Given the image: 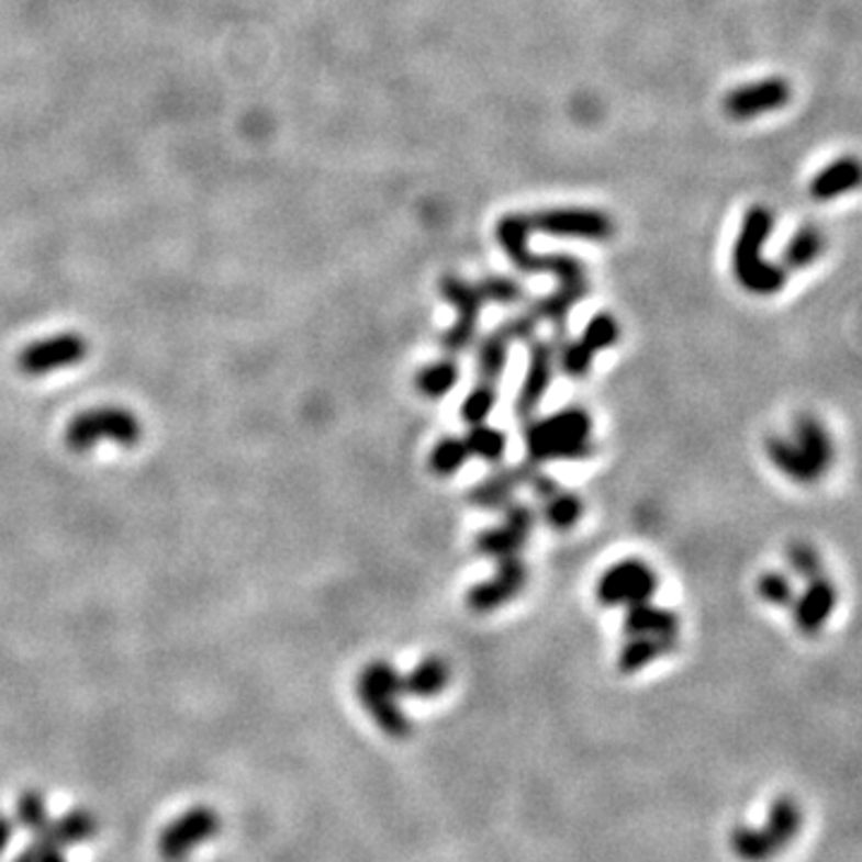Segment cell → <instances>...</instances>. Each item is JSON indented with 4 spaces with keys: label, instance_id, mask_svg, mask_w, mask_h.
Returning a JSON list of instances; mask_svg holds the SVG:
<instances>
[{
    "label": "cell",
    "instance_id": "30",
    "mask_svg": "<svg viewBox=\"0 0 862 862\" xmlns=\"http://www.w3.org/2000/svg\"><path fill=\"white\" fill-rule=\"evenodd\" d=\"M788 566L795 575H801L803 580H815L819 575H825V568H821L819 551L813 547L810 541H791L786 549Z\"/></svg>",
    "mask_w": 862,
    "mask_h": 862
},
{
    "label": "cell",
    "instance_id": "4",
    "mask_svg": "<svg viewBox=\"0 0 862 862\" xmlns=\"http://www.w3.org/2000/svg\"><path fill=\"white\" fill-rule=\"evenodd\" d=\"M142 439V422L127 407L103 405L85 410L65 429V446L72 454H89L101 444L135 448Z\"/></svg>",
    "mask_w": 862,
    "mask_h": 862
},
{
    "label": "cell",
    "instance_id": "16",
    "mask_svg": "<svg viewBox=\"0 0 862 862\" xmlns=\"http://www.w3.org/2000/svg\"><path fill=\"white\" fill-rule=\"evenodd\" d=\"M626 618H623V630L628 638L632 635H649V638L673 640L679 642V616L671 608L654 606L652 602H640L626 606Z\"/></svg>",
    "mask_w": 862,
    "mask_h": 862
},
{
    "label": "cell",
    "instance_id": "27",
    "mask_svg": "<svg viewBox=\"0 0 862 862\" xmlns=\"http://www.w3.org/2000/svg\"><path fill=\"white\" fill-rule=\"evenodd\" d=\"M825 249V235L815 225H803V228L791 237L784 251V264L788 269H805L821 255Z\"/></svg>",
    "mask_w": 862,
    "mask_h": 862
},
{
    "label": "cell",
    "instance_id": "13",
    "mask_svg": "<svg viewBox=\"0 0 862 862\" xmlns=\"http://www.w3.org/2000/svg\"><path fill=\"white\" fill-rule=\"evenodd\" d=\"M791 101V85L781 77H769L762 82L746 85L734 89L731 94L724 99V111L734 117V121H750L760 113L776 111L781 105Z\"/></svg>",
    "mask_w": 862,
    "mask_h": 862
},
{
    "label": "cell",
    "instance_id": "18",
    "mask_svg": "<svg viewBox=\"0 0 862 862\" xmlns=\"http://www.w3.org/2000/svg\"><path fill=\"white\" fill-rule=\"evenodd\" d=\"M793 441L801 446L803 454L813 460V466L827 474L833 466V441L821 424L813 415H801L793 424Z\"/></svg>",
    "mask_w": 862,
    "mask_h": 862
},
{
    "label": "cell",
    "instance_id": "10",
    "mask_svg": "<svg viewBox=\"0 0 862 862\" xmlns=\"http://www.w3.org/2000/svg\"><path fill=\"white\" fill-rule=\"evenodd\" d=\"M537 525V513L527 506V503H511L506 508V520L492 529L477 535L474 547L482 556L489 559H511V556H520L523 547L527 544L529 535Z\"/></svg>",
    "mask_w": 862,
    "mask_h": 862
},
{
    "label": "cell",
    "instance_id": "25",
    "mask_svg": "<svg viewBox=\"0 0 862 862\" xmlns=\"http://www.w3.org/2000/svg\"><path fill=\"white\" fill-rule=\"evenodd\" d=\"M462 439H466L470 448V456L492 462V466H501V460L506 458L508 436L496 427H489L486 422L472 424L470 432L462 436Z\"/></svg>",
    "mask_w": 862,
    "mask_h": 862
},
{
    "label": "cell",
    "instance_id": "9",
    "mask_svg": "<svg viewBox=\"0 0 862 862\" xmlns=\"http://www.w3.org/2000/svg\"><path fill=\"white\" fill-rule=\"evenodd\" d=\"M89 352L87 340L79 334H58L34 340L18 355V369L24 377H46L53 371L77 367Z\"/></svg>",
    "mask_w": 862,
    "mask_h": 862
},
{
    "label": "cell",
    "instance_id": "32",
    "mask_svg": "<svg viewBox=\"0 0 862 862\" xmlns=\"http://www.w3.org/2000/svg\"><path fill=\"white\" fill-rule=\"evenodd\" d=\"M758 594L760 600L772 604V606H793L795 602V587L793 582L786 573H779V570H772V573H764L758 580Z\"/></svg>",
    "mask_w": 862,
    "mask_h": 862
},
{
    "label": "cell",
    "instance_id": "26",
    "mask_svg": "<svg viewBox=\"0 0 862 862\" xmlns=\"http://www.w3.org/2000/svg\"><path fill=\"white\" fill-rule=\"evenodd\" d=\"M470 448L462 436H446L439 444L432 448L429 454V470L436 477H454L466 468V462L470 460Z\"/></svg>",
    "mask_w": 862,
    "mask_h": 862
},
{
    "label": "cell",
    "instance_id": "7",
    "mask_svg": "<svg viewBox=\"0 0 862 862\" xmlns=\"http://www.w3.org/2000/svg\"><path fill=\"white\" fill-rule=\"evenodd\" d=\"M533 233H547L570 240L602 243L614 235V221L596 209H544L527 216Z\"/></svg>",
    "mask_w": 862,
    "mask_h": 862
},
{
    "label": "cell",
    "instance_id": "20",
    "mask_svg": "<svg viewBox=\"0 0 862 862\" xmlns=\"http://www.w3.org/2000/svg\"><path fill=\"white\" fill-rule=\"evenodd\" d=\"M511 343L513 340L506 336V331L501 326L480 340V348H477V381L496 383L499 387L503 371H506L508 365Z\"/></svg>",
    "mask_w": 862,
    "mask_h": 862
},
{
    "label": "cell",
    "instance_id": "2",
    "mask_svg": "<svg viewBox=\"0 0 862 862\" xmlns=\"http://www.w3.org/2000/svg\"><path fill=\"white\" fill-rule=\"evenodd\" d=\"M527 460L535 466L553 460H587L594 456L592 417L582 407H563L559 413L527 419Z\"/></svg>",
    "mask_w": 862,
    "mask_h": 862
},
{
    "label": "cell",
    "instance_id": "28",
    "mask_svg": "<svg viewBox=\"0 0 862 862\" xmlns=\"http://www.w3.org/2000/svg\"><path fill=\"white\" fill-rule=\"evenodd\" d=\"M499 401V389L496 383H486V381H477V387L468 393L466 401H462L460 407V417L466 419V424H482L489 419V415L494 413Z\"/></svg>",
    "mask_w": 862,
    "mask_h": 862
},
{
    "label": "cell",
    "instance_id": "3",
    "mask_svg": "<svg viewBox=\"0 0 862 862\" xmlns=\"http://www.w3.org/2000/svg\"><path fill=\"white\" fill-rule=\"evenodd\" d=\"M774 228V219L764 206H752L740 225L734 249L736 281L752 295H776L786 286V269L766 261L762 247Z\"/></svg>",
    "mask_w": 862,
    "mask_h": 862
},
{
    "label": "cell",
    "instance_id": "23",
    "mask_svg": "<svg viewBox=\"0 0 862 862\" xmlns=\"http://www.w3.org/2000/svg\"><path fill=\"white\" fill-rule=\"evenodd\" d=\"M458 381L460 367L456 365V360L448 357V360H436L422 367L415 377V387L424 398H429V401H439V398H446L458 387Z\"/></svg>",
    "mask_w": 862,
    "mask_h": 862
},
{
    "label": "cell",
    "instance_id": "33",
    "mask_svg": "<svg viewBox=\"0 0 862 862\" xmlns=\"http://www.w3.org/2000/svg\"><path fill=\"white\" fill-rule=\"evenodd\" d=\"M484 302H499V304H517L525 300V288L520 283L511 281L506 276H489L484 281L477 283Z\"/></svg>",
    "mask_w": 862,
    "mask_h": 862
},
{
    "label": "cell",
    "instance_id": "29",
    "mask_svg": "<svg viewBox=\"0 0 862 862\" xmlns=\"http://www.w3.org/2000/svg\"><path fill=\"white\" fill-rule=\"evenodd\" d=\"M618 336H620V328H618V322L614 320V316L612 314H596L587 322L580 340L585 343L587 348L596 355L606 348H612V345L618 340Z\"/></svg>",
    "mask_w": 862,
    "mask_h": 862
},
{
    "label": "cell",
    "instance_id": "19",
    "mask_svg": "<svg viewBox=\"0 0 862 862\" xmlns=\"http://www.w3.org/2000/svg\"><path fill=\"white\" fill-rule=\"evenodd\" d=\"M450 681V667L441 657H427L403 675V695L417 699H432L441 695Z\"/></svg>",
    "mask_w": 862,
    "mask_h": 862
},
{
    "label": "cell",
    "instance_id": "15",
    "mask_svg": "<svg viewBox=\"0 0 862 862\" xmlns=\"http://www.w3.org/2000/svg\"><path fill=\"white\" fill-rule=\"evenodd\" d=\"M539 466L535 462H520V466H511V468H503L499 472H494L492 477H486L484 482L477 484L472 492H470V503L477 508H484V511H501V508H508L517 489L527 486L529 477L537 470Z\"/></svg>",
    "mask_w": 862,
    "mask_h": 862
},
{
    "label": "cell",
    "instance_id": "22",
    "mask_svg": "<svg viewBox=\"0 0 862 862\" xmlns=\"http://www.w3.org/2000/svg\"><path fill=\"white\" fill-rule=\"evenodd\" d=\"M675 645L679 642L649 638V635H632V638H628V642L623 645V649H620L618 669L623 673H638L645 667L652 664V661H657L659 657L671 654Z\"/></svg>",
    "mask_w": 862,
    "mask_h": 862
},
{
    "label": "cell",
    "instance_id": "5",
    "mask_svg": "<svg viewBox=\"0 0 862 862\" xmlns=\"http://www.w3.org/2000/svg\"><path fill=\"white\" fill-rule=\"evenodd\" d=\"M403 695V675L389 661H371L357 675V697L365 712L391 738H407L413 731L407 714L398 707Z\"/></svg>",
    "mask_w": 862,
    "mask_h": 862
},
{
    "label": "cell",
    "instance_id": "1",
    "mask_svg": "<svg viewBox=\"0 0 862 862\" xmlns=\"http://www.w3.org/2000/svg\"><path fill=\"white\" fill-rule=\"evenodd\" d=\"M529 233H533V228H529L527 216L513 214L501 219L496 225L499 243L503 245V249H506V255L511 257L517 269L525 273H551L553 278H559L561 281V288L556 290L553 295L539 300L533 307V312L539 316V322L547 320L553 324V331L559 334L556 345H561L566 336L570 310H573L590 290L585 267H582L580 259L570 255H535V251L527 247Z\"/></svg>",
    "mask_w": 862,
    "mask_h": 862
},
{
    "label": "cell",
    "instance_id": "31",
    "mask_svg": "<svg viewBox=\"0 0 862 862\" xmlns=\"http://www.w3.org/2000/svg\"><path fill=\"white\" fill-rule=\"evenodd\" d=\"M556 355H559V365L563 369V374L570 379L585 377L594 362V352L580 338L573 343H561V348L556 350Z\"/></svg>",
    "mask_w": 862,
    "mask_h": 862
},
{
    "label": "cell",
    "instance_id": "21",
    "mask_svg": "<svg viewBox=\"0 0 862 862\" xmlns=\"http://www.w3.org/2000/svg\"><path fill=\"white\" fill-rule=\"evenodd\" d=\"M860 184V166L855 158H841V161L831 164L813 180L810 192L817 202H829L833 197H841L843 192H851Z\"/></svg>",
    "mask_w": 862,
    "mask_h": 862
},
{
    "label": "cell",
    "instance_id": "11",
    "mask_svg": "<svg viewBox=\"0 0 862 862\" xmlns=\"http://www.w3.org/2000/svg\"><path fill=\"white\" fill-rule=\"evenodd\" d=\"M527 563L520 556H511V559H501L494 578L484 582H477L468 592V606L474 614H492L496 608L506 606L520 594L527 585Z\"/></svg>",
    "mask_w": 862,
    "mask_h": 862
},
{
    "label": "cell",
    "instance_id": "6",
    "mask_svg": "<svg viewBox=\"0 0 862 862\" xmlns=\"http://www.w3.org/2000/svg\"><path fill=\"white\" fill-rule=\"evenodd\" d=\"M659 587L657 573L640 559L618 561L604 570L596 582V600L602 606H632L640 602H652Z\"/></svg>",
    "mask_w": 862,
    "mask_h": 862
},
{
    "label": "cell",
    "instance_id": "17",
    "mask_svg": "<svg viewBox=\"0 0 862 862\" xmlns=\"http://www.w3.org/2000/svg\"><path fill=\"white\" fill-rule=\"evenodd\" d=\"M764 448H766L769 460H772V466L781 474H786L788 480H793L795 484H817L821 477H825L813 466V460L803 454L801 446L795 444L793 439H784V436H769Z\"/></svg>",
    "mask_w": 862,
    "mask_h": 862
},
{
    "label": "cell",
    "instance_id": "12",
    "mask_svg": "<svg viewBox=\"0 0 862 862\" xmlns=\"http://www.w3.org/2000/svg\"><path fill=\"white\" fill-rule=\"evenodd\" d=\"M529 343V362H527V374L523 381L520 393L515 395V415L520 419H533L539 410L544 395H547L553 371H556V350L559 345L551 340L533 338Z\"/></svg>",
    "mask_w": 862,
    "mask_h": 862
},
{
    "label": "cell",
    "instance_id": "8",
    "mask_svg": "<svg viewBox=\"0 0 862 862\" xmlns=\"http://www.w3.org/2000/svg\"><path fill=\"white\" fill-rule=\"evenodd\" d=\"M441 295L454 304L458 312V322L450 326L441 336V345L448 352H466L477 338V326H480V316L484 307V298L477 283L462 281L458 276H444L439 283Z\"/></svg>",
    "mask_w": 862,
    "mask_h": 862
},
{
    "label": "cell",
    "instance_id": "24",
    "mask_svg": "<svg viewBox=\"0 0 862 862\" xmlns=\"http://www.w3.org/2000/svg\"><path fill=\"white\" fill-rule=\"evenodd\" d=\"M582 511H585L582 499L573 492H563V489H556L551 496L541 499L544 523H547L551 529H559V533L575 527L582 517Z\"/></svg>",
    "mask_w": 862,
    "mask_h": 862
},
{
    "label": "cell",
    "instance_id": "14",
    "mask_svg": "<svg viewBox=\"0 0 862 862\" xmlns=\"http://www.w3.org/2000/svg\"><path fill=\"white\" fill-rule=\"evenodd\" d=\"M839 594L827 575L807 580V587L793 602V620L803 635H817L827 626L833 608H837Z\"/></svg>",
    "mask_w": 862,
    "mask_h": 862
}]
</instances>
